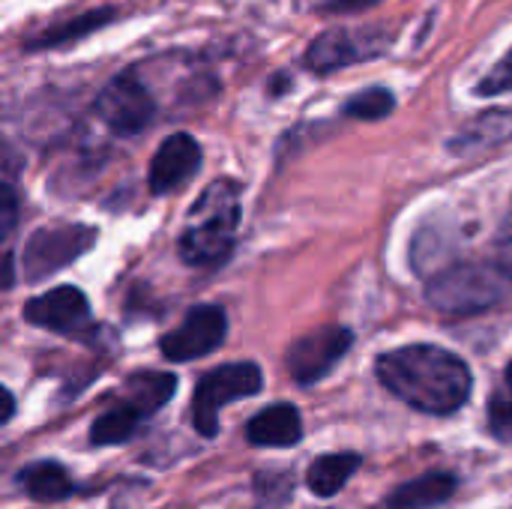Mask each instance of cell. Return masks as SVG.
Segmentation results:
<instances>
[{
    "instance_id": "6da1fadb",
    "label": "cell",
    "mask_w": 512,
    "mask_h": 509,
    "mask_svg": "<svg viewBox=\"0 0 512 509\" xmlns=\"http://www.w3.org/2000/svg\"><path fill=\"white\" fill-rule=\"evenodd\" d=\"M375 369L393 396L423 414H453L471 396V372L465 360L438 345L396 348L381 354Z\"/></svg>"
},
{
    "instance_id": "7a4b0ae2",
    "label": "cell",
    "mask_w": 512,
    "mask_h": 509,
    "mask_svg": "<svg viewBox=\"0 0 512 509\" xmlns=\"http://www.w3.org/2000/svg\"><path fill=\"white\" fill-rule=\"evenodd\" d=\"M240 225V186L234 180L210 183L195 207L189 210V222L180 234V258L189 267H219L237 237Z\"/></svg>"
},
{
    "instance_id": "3957f363",
    "label": "cell",
    "mask_w": 512,
    "mask_h": 509,
    "mask_svg": "<svg viewBox=\"0 0 512 509\" xmlns=\"http://www.w3.org/2000/svg\"><path fill=\"white\" fill-rule=\"evenodd\" d=\"M429 303L444 315H477L504 297V276L495 267L453 264L429 282Z\"/></svg>"
},
{
    "instance_id": "277c9868",
    "label": "cell",
    "mask_w": 512,
    "mask_h": 509,
    "mask_svg": "<svg viewBox=\"0 0 512 509\" xmlns=\"http://www.w3.org/2000/svg\"><path fill=\"white\" fill-rule=\"evenodd\" d=\"M264 387V375L255 363H228L213 372H207L198 381L195 399H192V423L198 435L213 438L219 432V411L228 402L258 396Z\"/></svg>"
},
{
    "instance_id": "5b68a950",
    "label": "cell",
    "mask_w": 512,
    "mask_h": 509,
    "mask_svg": "<svg viewBox=\"0 0 512 509\" xmlns=\"http://www.w3.org/2000/svg\"><path fill=\"white\" fill-rule=\"evenodd\" d=\"M96 243V231L87 225H57L36 231L21 255V270L27 282H42L45 276L63 270L75 258H81Z\"/></svg>"
},
{
    "instance_id": "8992f818",
    "label": "cell",
    "mask_w": 512,
    "mask_h": 509,
    "mask_svg": "<svg viewBox=\"0 0 512 509\" xmlns=\"http://www.w3.org/2000/svg\"><path fill=\"white\" fill-rule=\"evenodd\" d=\"M96 117L117 135H138L156 117V102L135 72H123L96 96Z\"/></svg>"
},
{
    "instance_id": "52a82bcc",
    "label": "cell",
    "mask_w": 512,
    "mask_h": 509,
    "mask_svg": "<svg viewBox=\"0 0 512 509\" xmlns=\"http://www.w3.org/2000/svg\"><path fill=\"white\" fill-rule=\"evenodd\" d=\"M354 345V333L348 327H321L300 336L288 348V372L297 384H318L333 372V366Z\"/></svg>"
},
{
    "instance_id": "ba28073f",
    "label": "cell",
    "mask_w": 512,
    "mask_h": 509,
    "mask_svg": "<svg viewBox=\"0 0 512 509\" xmlns=\"http://www.w3.org/2000/svg\"><path fill=\"white\" fill-rule=\"evenodd\" d=\"M387 48V36L381 30H348L333 27L324 30L306 51V66L318 75H330L351 63L378 57Z\"/></svg>"
},
{
    "instance_id": "9c48e42d",
    "label": "cell",
    "mask_w": 512,
    "mask_h": 509,
    "mask_svg": "<svg viewBox=\"0 0 512 509\" xmlns=\"http://www.w3.org/2000/svg\"><path fill=\"white\" fill-rule=\"evenodd\" d=\"M225 333H228V321L219 306H195L180 327L162 336L159 348L171 363H189L213 354L222 345Z\"/></svg>"
},
{
    "instance_id": "30bf717a",
    "label": "cell",
    "mask_w": 512,
    "mask_h": 509,
    "mask_svg": "<svg viewBox=\"0 0 512 509\" xmlns=\"http://www.w3.org/2000/svg\"><path fill=\"white\" fill-rule=\"evenodd\" d=\"M24 321L54 333H78L90 324V303L75 285L51 288L48 294L33 297L24 306Z\"/></svg>"
},
{
    "instance_id": "8fae6325",
    "label": "cell",
    "mask_w": 512,
    "mask_h": 509,
    "mask_svg": "<svg viewBox=\"0 0 512 509\" xmlns=\"http://www.w3.org/2000/svg\"><path fill=\"white\" fill-rule=\"evenodd\" d=\"M201 168V147L192 135L177 132L171 138H165L150 162V192L153 195H168L177 192L180 186H186Z\"/></svg>"
},
{
    "instance_id": "7c38bea8",
    "label": "cell",
    "mask_w": 512,
    "mask_h": 509,
    "mask_svg": "<svg viewBox=\"0 0 512 509\" xmlns=\"http://www.w3.org/2000/svg\"><path fill=\"white\" fill-rule=\"evenodd\" d=\"M512 138V111L507 108H492L480 117H474L453 141L450 153L456 156H474L483 150H492Z\"/></svg>"
},
{
    "instance_id": "4fadbf2b",
    "label": "cell",
    "mask_w": 512,
    "mask_h": 509,
    "mask_svg": "<svg viewBox=\"0 0 512 509\" xmlns=\"http://www.w3.org/2000/svg\"><path fill=\"white\" fill-rule=\"evenodd\" d=\"M300 435H303V420L294 405H270L246 426V438L255 447H294Z\"/></svg>"
},
{
    "instance_id": "5bb4252c",
    "label": "cell",
    "mask_w": 512,
    "mask_h": 509,
    "mask_svg": "<svg viewBox=\"0 0 512 509\" xmlns=\"http://www.w3.org/2000/svg\"><path fill=\"white\" fill-rule=\"evenodd\" d=\"M177 390V378L168 372H135L126 381V408H132L141 420L153 417Z\"/></svg>"
},
{
    "instance_id": "9a60e30c",
    "label": "cell",
    "mask_w": 512,
    "mask_h": 509,
    "mask_svg": "<svg viewBox=\"0 0 512 509\" xmlns=\"http://www.w3.org/2000/svg\"><path fill=\"white\" fill-rule=\"evenodd\" d=\"M456 492V477L453 474H426L417 477L405 486H399L390 498L387 509H432L450 501Z\"/></svg>"
},
{
    "instance_id": "2e32d148",
    "label": "cell",
    "mask_w": 512,
    "mask_h": 509,
    "mask_svg": "<svg viewBox=\"0 0 512 509\" xmlns=\"http://www.w3.org/2000/svg\"><path fill=\"white\" fill-rule=\"evenodd\" d=\"M456 237L441 231V228H423L417 237H414V246H411V264L420 276H441L444 270H450L456 261Z\"/></svg>"
},
{
    "instance_id": "e0dca14e",
    "label": "cell",
    "mask_w": 512,
    "mask_h": 509,
    "mask_svg": "<svg viewBox=\"0 0 512 509\" xmlns=\"http://www.w3.org/2000/svg\"><path fill=\"white\" fill-rule=\"evenodd\" d=\"M357 468H360V456H357V453L321 456V459L309 468L306 486H309L312 495H318V498H333L336 492H342V486L354 477Z\"/></svg>"
},
{
    "instance_id": "ac0fdd59",
    "label": "cell",
    "mask_w": 512,
    "mask_h": 509,
    "mask_svg": "<svg viewBox=\"0 0 512 509\" xmlns=\"http://www.w3.org/2000/svg\"><path fill=\"white\" fill-rule=\"evenodd\" d=\"M21 486L24 492L33 498V501H42V504H54V501H63L72 495V480L69 474L54 465V462H39V465H30L24 474H21Z\"/></svg>"
},
{
    "instance_id": "d6986e66",
    "label": "cell",
    "mask_w": 512,
    "mask_h": 509,
    "mask_svg": "<svg viewBox=\"0 0 512 509\" xmlns=\"http://www.w3.org/2000/svg\"><path fill=\"white\" fill-rule=\"evenodd\" d=\"M114 18L111 9H96V12H84V15H75L45 33H39L33 42H27V48H54V45H66V42H75L81 36H87L90 30H99L105 27L108 21Z\"/></svg>"
},
{
    "instance_id": "ffe728a7",
    "label": "cell",
    "mask_w": 512,
    "mask_h": 509,
    "mask_svg": "<svg viewBox=\"0 0 512 509\" xmlns=\"http://www.w3.org/2000/svg\"><path fill=\"white\" fill-rule=\"evenodd\" d=\"M138 426H141V417H138L132 408L120 405V408H114V411L102 414V417L93 423V429H90V441H93L96 447H114V444L129 441V438L135 435V429H138Z\"/></svg>"
},
{
    "instance_id": "44dd1931",
    "label": "cell",
    "mask_w": 512,
    "mask_h": 509,
    "mask_svg": "<svg viewBox=\"0 0 512 509\" xmlns=\"http://www.w3.org/2000/svg\"><path fill=\"white\" fill-rule=\"evenodd\" d=\"M393 108H396V99H393V93L387 87H369V90L348 99L345 114L354 117V120H381Z\"/></svg>"
},
{
    "instance_id": "7402d4cb",
    "label": "cell",
    "mask_w": 512,
    "mask_h": 509,
    "mask_svg": "<svg viewBox=\"0 0 512 509\" xmlns=\"http://www.w3.org/2000/svg\"><path fill=\"white\" fill-rule=\"evenodd\" d=\"M489 426H492V435L498 441H507L512 444V393H498L492 396V405H489Z\"/></svg>"
},
{
    "instance_id": "603a6c76",
    "label": "cell",
    "mask_w": 512,
    "mask_h": 509,
    "mask_svg": "<svg viewBox=\"0 0 512 509\" xmlns=\"http://www.w3.org/2000/svg\"><path fill=\"white\" fill-rule=\"evenodd\" d=\"M507 90H512V48L492 66V72L477 84L480 96H498V93H507Z\"/></svg>"
},
{
    "instance_id": "cb8c5ba5",
    "label": "cell",
    "mask_w": 512,
    "mask_h": 509,
    "mask_svg": "<svg viewBox=\"0 0 512 509\" xmlns=\"http://www.w3.org/2000/svg\"><path fill=\"white\" fill-rule=\"evenodd\" d=\"M495 270L504 279H512V219L504 222V228L495 237Z\"/></svg>"
},
{
    "instance_id": "d4e9b609",
    "label": "cell",
    "mask_w": 512,
    "mask_h": 509,
    "mask_svg": "<svg viewBox=\"0 0 512 509\" xmlns=\"http://www.w3.org/2000/svg\"><path fill=\"white\" fill-rule=\"evenodd\" d=\"M0 219H3V237H9V231L15 225V192L9 183L3 186V216Z\"/></svg>"
},
{
    "instance_id": "484cf974",
    "label": "cell",
    "mask_w": 512,
    "mask_h": 509,
    "mask_svg": "<svg viewBox=\"0 0 512 509\" xmlns=\"http://www.w3.org/2000/svg\"><path fill=\"white\" fill-rule=\"evenodd\" d=\"M375 3H381V0H330L324 9L327 12H360V9H369Z\"/></svg>"
},
{
    "instance_id": "4316f807",
    "label": "cell",
    "mask_w": 512,
    "mask_h": 509,
    "mask_svg": "<svg viewBox=\"0 0 512 509\" xmlns=\"http://www.w3.org/2000/svg\"><path fill=\"white\" fill-rule=\"evenodd\" d=\"M12 414H15V399H12L9 390H3V423L12 420Z\"/></svg>"
},
{
    "instance_id": "83f0119b",
    "label": "cell",
    "mask_w": 512,
    "mask_h": 509,
    "mask_svg": "<svg viewBox=\"0 0 512 509\" xmlns=\"http://www.w3.org/2000/svg\"><path fill=\"white\" fill-rule=\"evenodd\" d=\"M6 279H3V288H12V279H15V267H12V255H6Z\"/></svg>"
},
{
    "instance_id": "f1b7e54d",
    "label": "cell",
    "mask_w": 512,
    "mask_h": 509,
    "mask_svg": "<svg viewBox=\"0 0 512 509\" xmlns=\"http://www.w3.org/2000/svg\"><path fill=\"white\" fill-rule=\"evenodd\" d=\"M507 387H510V393H512V363H510V369H507Z\"/></svg>"
}]
</instances>
